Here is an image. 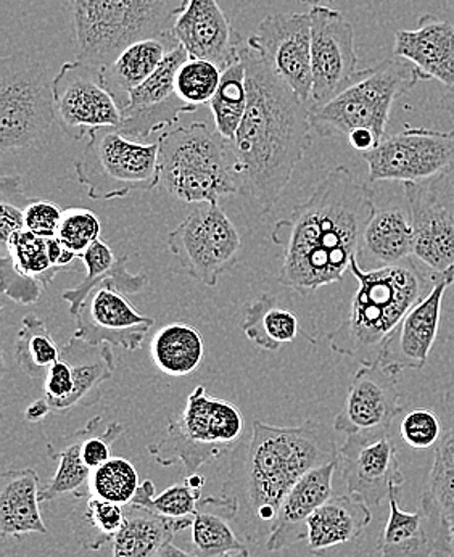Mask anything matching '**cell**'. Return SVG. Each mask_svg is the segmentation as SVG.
I'll use <instances>...</instances> for the list:
<instances>
[{
    "instance_id": "obj_1",
    "label": "cell",
    "mask_w": 454,
    "mask_h": 557,
    "mask_svg": "<svg viewBox=\"0 0 454 557\" xmlns=\"http://www.w3.org/2000/svg\"><path fill=\"white\" fill-rule=\"evenodd\" d=\"M375 190L338 166L311 196L275 223L271 240L284 247L279 281L302 295L341 282L359 257L366 227L375 216Z\"/></svg>"
},
{
    "instance_id": "obj_2",
    "label": "cell",
    "mask_w": 454,
    "mask_h": 557,
    "mask_svg": "<svg viewBox=\"0 0 454 557\" xmlns=\"http://www.w3.org/2000/svg\"><path fill=\"white\" fill-rule=\"evenodd\" d=\"M238 55L247 70L248 103L232 152L242 196L254 197L268 214L311 147V112L247 40L238 44Z\"/></svg>"
},
{
    "instance_id": "obj_3",
    "label": "cell",
    "mask_w": 454,
    "mask_h": 557,
    "mask_svg": "<svg viewBox=\"0 0 454 557\" xmlns=\"http://www.w3.org/2000/svg\"><path fill=\"white\" fill-rule=\"evenodd\" d=\"M339 459L334 432L321 422L278 428L255 421L250 438L232 449L221 496L237 506L242 535L248 542L268 540L279 508L292 486L312 469Z\"/></svg>"
},
{
    "instance_id": "obj_4",
    "label": "cell",
    "mask_w": 454,
    "mask_h": 557,
    "mask_svg": "<svg viewBox=\"0 0 454 557\" xmlns=\"http://www.w3.org/2000/svg\"><path fill=\"white\" fill-rule=\"evenodd\" d=\"M349 273L358 281L348 317L328 335L335 354L361 366H378L406 314L432 290L435 274L413 263L363 270L353 258Z\"/></svg>"
},
{
    "instance_id": "obj_5",
    "label": "cell",
    "mask_w": 454,
    "mask_h": 557,
    "mask_svg": "<svg viewBox=\"0 0 454 557\" xmlns=\"http://www.w3.org/2000/svg\"><path fill=\"white\" fill-rule=\"evenodd\" d=\"M160 184L174 199L218 203L242 194L231 140L217 127L194 123L167 131L158 139Z\"/></svg>"
},
{
    "instance_id": "obj_6",
    "label": "cell",
    "mask_w": 454,
    "mask_h": 557,
    "mask_svg": "<svg viewBox=\"0 0 454 557\" xmlns=\"http://www.w3.org/2000/svg\"><path fill=\"white\" fill-rule=\"evenodd\" d=\"M189 0H72L77 60L103 69L137 40L173 32Z\"/></svg>"
},
{
    "instance_id": "obj_7",
    "label": "cell",
    "mask_w": 454,
    "mask_h": 557,
    "mask_svg": "<svg viewBox=\"0 0 454 557\" xmlns=\"http://www.w3.org/2000/svg\"><path fill=\"white\" fill-rule=\"evenodd\" d=\"M422 76L408 60L393 55L371 69L361 70L331 102L311 110V126L322 137L348 136L369 129L385 139L393 103L415 89Z\"/></svg>"
},
{
    "instance_id": "obj_8",
    "label": "cell",
    "mask_w": 454,
    "mask_h": 557,
    "mask_svg": "<svg viewBox=\"0 0 454 557\" xmlns=\"http://www.w3.org/2000/svg\"><path fill=\"white\" fill-rule=\"evenodd\" d=\"M242 432L241 409L226 399L211 397L204 385H198L183 412L168 422L164 437L147 446V451L163 468L183 465L187 475L197 474L201 466L232 453Z\"/></svg>"
},
{
    "instance_id": "obj_9",
    "label": "cell",
    "mask_w": 454,
    "mask_h": 557,
    "mask_svg": "<svg viewBox=\"0 0 454 557\" xmlns=\"http://www.w3.org/2000/svg\"><path fill=\"white\" fill-rule=\"evenodd\" d=\"M56 119L53 79L46 66L26 53L0 63V150L33 149L46 140Z\"/></svg>"
},
{
    "instance_id": "obj_10",
    "label": "cell",
    "mask_w": 454,
    "mask_h": 557,
    "mask_svg": "<svg viewBox=\"0 0 454 557\" xmlns=\"http://www.w3.org/2000/svg\"><path fill=\"white\" fill-rule=\"evenodd\" d=\"M158 149V143H137L116 127L96 131L75 161L77 183L94 200L149 193L160 184Z\"/></svg>"
},
{
    "instance_id": "obj_11",
    "label": "cell",
    "mask_w": 454,
    "mask_h": 557,
    "mask_svg": "<svg viewBox=\"0 0 454 557\" xmlns=\"http://www.w3.org/2000/svg\"><path fill=\"white\" fill-rule=\"evenodd\" d=\"M241 236L220 203H200L168 234V247L180 258L192 278L217 287L220 277L235 267Z\"/></svg>"
},
{
    "instance_id": "obj_12",
    "label": "cell",
    "mask_w": 454,
    "mask_h": 557,
    "mask_svg": "<svg viewBox=\"0 0 454 557\" xmlns=\"http://www.w3.org/2000/svg\"><path fill=\"white\" fill-rule=\"evenodd\" d=\"M363 159L369 166V183H427L454 163V131L406 124Z\"/></svg>"
},
{
    "instance_id": "obj_13",
    "label": "cell",
    "mask_w": 454,
    "mask_h": 557,
    "mask_svg": "<svg viewBox=\"0 0 454 557\" xmlns=\"http://www.w3.org/2000/svg\"><path fill=\"white\" fill-rule=\"evenodd\" d=\"M56 119L60 129L73 140H83L96 131L120 127L121 109L107 89L102 69L89 63H65L53 78Z\"/></svg>"
},
{
    "instance_id": "obj_14",
    "label": "cell",
    "mask_w": 454,
    "mask_h": 557,
    "mask_svg": "<svg viewBox=\"0 0 454 557\" xmlns=\"http://www.w3.org/2000/svg\"><path fill=\"white\" fill-rule=\"evenodd\" d=\"M309 112L331 102L358 78V53L352 23L332 7H312Z\"/></svg>"
},
{
    "instance_id": "obj_15",
    "label": "cell",
    "mask_w": 454,
    "mask_h": 557,
    "mask_svg": "<svg viewBox=\"0 0 454 557\" xmlns=\"http://www.w3.org/2000/svg\"><path fill=\"white\" fill-rule=\"evenodd\" d=\"M245 40L309 106L312 90L309 12L265 16L254 35Z\"/></svg>"
},
{
    "instance_id": "obj_16",
    "label": "cell",
    "mask_w": 454,
    "mask_h": 557,
    "mask_svg": "<svg viewBox=\"0 0 454 557\" xmlns=\"http://www.w3.org/2000/svg\"><path fill=\"white\" fill-rule=\"evenodd\" d=\"M338 465L348 493L371 508L382 505L393 490H403L406 482L390 432L346 435Z\"/></svg>"
},
{
    "instance_id": "obj_17",
    "label": "cell",
    "mask_w": 454,
    "mask_h": 557,
    "mask_svg": "<svg viewBox=\"0 0 454 557\" xmlns=\"http://www.w3.org/2000/svg\"><path fill=\"white\" fill-rule=\"evenodd\" d=\"M400 493H390V516L379 540L380 557H452V522L443 515L429 492H424L419 509L400 508Z\"/></svg>"
},
{
    "instance_id": "obj_18",
    "label": "cell",
    "mask_w": 454,
    "mask_h": 557,
    "mask_svg": "<svg viewBox=\"0 0 454 557\" xmlns=\"http://www.w3.org/2000/svg\"><path fill=\"white\" fill-rule=\"evenodd\" d=\"M189 53L181 44L168 52L157 72L140 84L124 107L118 131L127 137H149L155 131L173 126L183 113L198 109L181 99L176 90V76Z\"/></svg>"
},
{
    "instance_id": "obj_19",
    "label": "cell",
    "mask_w": 454,
    "mask_h": 557,
    "mask_svg": "<svg viewBox=\"0 0 454 557\" xmlns=\"http://www.w3.org/2000/svg\"><path fill=\"white\" fill-rule=\"evenodd\" d=\"M403 412L398 375L382 366H361L353 375L334 431L345 435L392 431Z\"/></svg>"
},
{
    "instance_id": "obj_20",
    "label": "cell",
    "mask_w": 454,
    "mask_h": 557,
    "mask_svg": "<svg viewBox=\"0 0 454 557\" xmlns=\"http://www.w3.org/2000/svg\"><path fill=\"white\" fill-rule=\"evenodd\" d=\"M75 319L76 338L127 351L139 350L155 324L154 318L140 314L123 292L107 284L87 297Z\"/></svg>"
},
{
    "instance_id": "obj_21",
    "label": "cell",
    "mask_w": 454,
    "mask_h": 557,
    "mask_svg": "<svg viewBox=\"0 0 454 557\" xmlns=\"http://www.w3.org/2000/svg\"><path fill=\"white\" fill-rule=\"evenodd\" d=\"M453 281L454 268L435 277L432 290L406 314L396 329L380 361L382 368L400 375L406 369L419 371L426 366L439 335L443 297L446 288L452 287Z\"/></svg>"
},
{
    "instance_id": "obj_22",
    "label": "cell",
    "mask_w": 454,
    "mask_h": 557,
    "mask_svg": "<svg viewBox=\"0 0 454 557\" xmlns=\"http://www.w3.org/2000/svg\"><path fill=\"white\" fill-rule=\"evenodd\" d=\"M406 203L412 216L413 257L432 274L449 273L454 268V220L435 199L426 183H405Z\"/></svg>"
},
{
    "instance_id": "obj_23",
    "label": "cell",
    "mask_w": 454,
    "mask_h": 557,
    "mask_svg": "<svg viewBox=\"0 0 454 557\" xmlns=\"http://www.w3.org/2000/svg\"><path fill=\"white\" fill-rule=\"evenodd\" d=\"M174 38L194 59L210 60L226 70L238 59L235 35L218 0H189L173 26Z\"/></svg>"
},
{
    "instance_id": "obj_24",
    "label": "cell",
    "mask_w": 454,
    "mask_h": 557,
    "mask_svg": "<svg viewBox=\"0 0 454 557\" xmlns=\"http://www.w3.org/2000/svg\"><path fill=\"white\" fill-rule=\"evenodd\" d=\"M338 469V461L312 469L292 486L266 540L268 552L278 553L306 540L309 518L332 498V482Z\"/></svg>"
},
{
    "instance_id": "obj_25",
    "label": "cell",
    "mask_w": 454,
    "mask_h": 557,
    "mask_svg": "<svg viewBox=\"0 0 454 557\" xmlns=\"http://www.w3.org/2000/svg\"><path fill=\"white\" fill-rule=\"evenodd\" d=\"M393 55L413 63L422 81L454 87V25L446 20L427 13L417 28L396 32Z\"/></svg>"
},
{
    "instance_id": "obj_26",
    "label": "cell",
    "mask_w": 454,
    "mask_h": 557,
    "mask_svg": "<svg viewBox=\"0 0 454 557\" xmlns=\"http://www.w3.org/2000/svg\"><path fill=\"white\" fill-rule=\"evenodd\" d=\"M371 506L359 496H332L308 520V548L312 555L322 556L335 546L355 542L371 523Z\"/></svg>"
},
{
    "instance_id": "obj_27",
    "label": "cell",
    "mask_w": 454,
    "mask_h": 557,
    "mask_svg": "<svg viewBox=\"0 0 454 557\" xmlns=\"http://www.w3.org/2000/svg\"><path fill=\"white\" fill-rule=\"evenodd\" d=\"M39 475L35 469H9L0 478V535L3 539L39 533L46 535L47 527L40 516Z\"/></svg>"
},
{
    "instance_id": "obj_28",
    "label": "cell",
    "mask_w": 454,
    "mask_h": 557,
    "mask_svg": "<svg viewBox=\"0 0 454 557\" xmlns=\"http://www.w3.org/2000/svg\"><path fill=\"white\" fill-rule=\"evenodd\" d=\"M177 39L173 32L160 38L137 40L126 49L121 50L120 55L109 65L102 69V78L107 89L116 100L118 107L123 112L130 102V96L140 84L157 72L173 47L177 46Z\"/></svg>"
},
{
    "instance_id": "obj_29",
    "label": "cell",
    "mask_w": 454,
    "mask_h": 557,
    "mask_svg": "<svg viewBox=\"0 0 454 557\" xmlns=\"http://www.w3.org/2000/svg\"><path fill=\"white\" fill-rule=\"evenodd\" d=\"M62 359L73 371L72 395L59 408L69 412L76 408H90L102 401V385L113 377L116 361L110 345H93L73 335L62 348Z\"/></svg>"
},
{
    "instance_id": "obj_30",
    "label": "cell",
    "mask_w": 454,
    "mask_h": 557,
    "mask_svg": "<svg viewBox=\"0 0 454 557\" xmlns=\"http://www.w3.org/2000/svg\"><path fill=\"white\" fill-rule=\"evenodd\" d=\"M100 429H103V421L100 416H96L83 429L47 445V456L59 461V468L40 490V503L52 502L63 495H73L76 499L90 495L93 471L84 462L83 445L87 437Z\"/></svg>"
},
{
    "instance_id": "obj_31",
    "label": "cell",
    "mask_w": 454,
    "mask_h": 557,
    "mask_svg": "<svg viewBox=\"0 0 454 557\" xmlns=\"http://www.w3.org/2000/svg\"><path fill=\"white\" fill-rule=\"evenodd\" d=\"M126 515L112 542V557H157L192 519H170L143 506H124Z\"/></svg>"
},
{
    "instance_id": "obj_32",
    "label": "cell",
    "mask_w": 454,
    "mask_h": 557,
    "mask_svg": "<svg viewBox=\"0 0 454 557\" xmlns=\"http://www.w3.org/2000/svg\"><path fill=\"white\" fill-rule=\"evenodd\" d=\"M86 267V276L76 285L63 292L62 298L70 305V314L76 317L84 301L99 285H112L124 295H137L147 284L144 273L127 271V257L118 258L112 248L103 240L96 242L81 257Z\"/></svg>"
},
{
    "instance_id": "obj_33",
    "label": "cell",
    "mask_w": 454,
    "mask_h": 557,
    "mask_svg": "<svg viewBox=\"0 0 454 557\" xmlns=\"http://www.w3.org/2000/svg\"><path fill=\"white\" fill-rule=\"evenodd\" d=\"M413 244L415 236L409 210L378 208L366 227L361 253L368 255L378 268L393 267L412 260Z\"/></svg>"
},
{
    "instance_id": "obj_34",
    "label": "cell",
    "mask_w": 454,
    "mask_h": 557,
    "mask_svg": "<svg viewBox=\"0 0 454 557\" xmlns=\"http://www.w3.org/2000/svg\"><path fill=\"white\" fill-rule=\"evenodd\" d=\"M235 518L237 506L224 496L201 498L197 515L192 519V553L198 557H228L245 549L231 527Z\"/></svg>"
},
{
    "instance_id": "obj_35",
    "label": "cell",
    "mask_w": 454,
    "mask_h": 557,
    "mask_svg": "<svg viewBox=\"0 0 454 557\" xmlns=\"http://www.w3.org/2000/svg\"><path fill=\"white\" fill-rule=\"evenodd\" d=\"M154 364L170 377H184L197 371L205 357V342L194 325L173 322L151 338Z\"/></svg>"
},
{
    "instance_id": "obj_36",
    "label": "cell",
    "mask_w": 454,
    "mask_h": 557,
    "mask_svg": "<svg viewBox=\"0 0 454 557\" xmlns=\"http://www.w3.org/2000/svg\"><path fill=\"white\" fill-rule=\"evenodd\" d=\"M242 331L255 347L278 351L297 338L300 321L287 308L279 307L274 297L263 294L245 307Z\"/></svg>"
},
{
    "instance_id": "obj_37",
    "label": "cell",
    "mask_w": 454,
    "mask_h": 557,
    "mask_svg": "<svg viewBox=\"0 0 454 557\" xmlns=\"http://www.w3.org/2000/svg\"><path fill=\"white\" fill-rule=\"evenodd\" d=\"M77 502L72 515L77 543L84 549L99 552L103 545L113 542L114 535L120 532L126 509L116 503L97 498L93 493Z\"/></svg>"
},
{
    "instance_id": "obj_38",
    "label": "cell",
    "mask_w": 454,
    "mask_h": 557,
    "mask_svg": "<svg viewBox=\"0 0 454 557\" xmlns=\"http://www.w3.org/2000/svg\"><path fill=\"white\" fill-rule=\"evenodd\" d=\"M247 103V70H245L244 60L238 55L234 63L223 70L220 87L210 102L214 127L228 140L234 139L244 120Z\"/></svg>"
},
{
    "instance_id": "obj_39",
    "label": "cell",
    "mask_w": 454,
    "mask_h": 557,
    "mask_svg": "<svg viewBox=\"0 0 454 557\" xmlns=\"http://www.w3.org/2000/svg\"><path fill=\"white\" fill-rule=\"evenodd\" d=\"M62 357L46 322L36 314H26L15 341V358L28 377L39 379Z\"/></svg>"
},
{
    "instance_id": "obj_40",
    "label": "cell",
    "mask_w": 454,
    "mask_h": 557,
    "mask_svg": "<svg viewBox=\"0 0 454 557\" xmlns=\"http://www.w3.org/2000/svg\"><path fill=\"white\" fill-rule=\"evenodd\" d=\"M204 498L201 490L194 488L189 483H174L163 490L160 495L155 493L151 480L140 483L131 505L143 506L157 515L170 519H191L197 515L198 503Z\"/></svg>"
},
{
    "instance_id": "obj_41",
    "label": "cell",
    "mask_w": 454,
    "mask_h": 557,
    "mask_svg": "<svg viewBox=\"0 0 454 557\" xmlns=\"http://www.w3.org/2000/svg\"><path fill=\"white\" fill-rule=\"evenodd\" d=\"M139 486L136 468L124 458L109 459L106 465L96 469L90 478V493L94 496L120 506L131 505Z\"/></svg>"
},
{
    "instance_id": "obj_42",
    "label": "cell",
    "mask_w": 454,
    "mask_h": 557,
    "mask_svg": "<svg viewBox=\"0 0 454 557\" xmlns=\"http://www.w3.org/2000/svg\"><path fill=\"white\" fill-rule=\"evenodd\" d=\"M223 70L210 60L189 57L181 65L176 76V90L181 99L195 109L210 106L211 99L220 87Z\"/></svg>"
},
{
    "instance_id": "obj_43",
    "label": "cell",
    "mask_w": 454,
    "mask_h": 557,
    "mask_svg": "<svg viewBox=\"0 0 454 557\" xmlns=\"http://www.w3.org/2000/svg\"><path fill=\"white\" fill-rule=\"evenodd\" d=\"M5 247L16 271L25 276L39 278L46 287L56 278L57 274L63 273V270L52 267L50 263L47 240L40 239L29 231L16 234Z\"/></svg>"
},
{
    "instance_id": "obj_44",
    "label": "cell",
    "mask_w": 454,
    "mask_h": 557,
    "mask_svg": "<svg viewBox=\"0 0 454 557\" xmlns=\"http://www.w3.org/2000/svg\"><path fill=\"white\" fill-rule=\"evenodd\" d=\"M427 492L454 525V425L437 443Z\"/></svg>"
},
{
    "instance_id": "obj_45",
    "label": "cell",
    "mask_w": 454,
    "mask_h": 557,
    "mask_svg": "<svg viewBox=\"0 0 454 557\" xmlns=\"http://www.w3.org/2000/svg\"><path fill=\"white\" fill-rule=\"evenodd\" d=\"M100 234L102 224L94 211L86 208H70L63 211L57 237L81 258L100 240Z\"/></svg>"
},
{
    "instance_id": "obj_46",
    "label": "cell",
    "mask_w": 454,
    "mask_h": 557,
    "mask_svg": "<svg viewBox=\"0 0 454 557\" xmlns=\"http://www.w3.org/2000/svg\"><path fill=\"white\" fill-rule=\"evenodd\" d=\"M2 190V200H0V240L3 245L9 244L16 234L26 231L25 210L35 199H28L23 194L22 177L7 176L2 177L0 183Z\"/></svg>"
},
{
    "instance_id": "obj_47",
    "label": "cell",
    "mask_w": 454,
    "mask_h": 557,
    "mask_svg": "<svg viewBox=\"0 0 454 557\" xmlns=\"http://www.w3.org/2000/svg\"><path fill=\"white\" fill-rule=\"evenodd\" d=\"M400 435L412 448H435L443 435L442 424L435 412L430 409H415L403 418Z\"/></svg>"
},
{
    "instance_id": "obj_48",
    "label": "cell",
    "mask_w": 454,
    "mask_h": 557,
    "mask_svg": "<svg viewBox=\"0 0 454 557\" xmlns=\"http://www.w3.org/2000/svg\"><path fill=\"white\" fill-rule=\"evenodd\" d=\"M0 281L3 295L20 305L36 304L46 288L39 278L25 276L16 271L9 255L0 258Z\"/></svg>"
},
{
    "instance_id": "obj_49",
    "label": "cell",
    "mask_w": 454,
    "mask_h": 557,
    "mask_svg": "<svg viewBox=\"0 0 454 557\" xmlns=\"http://www.w3.org/2000/svg\"><path fill=\"white\" fill-rule=\"evenodd\" d=\"M63 211L53 201L35 199L26 207L25 227L40 239H53L59 233Z\"/></svg>"
},
{
    "instance_id": "obj_50",
    "label": "cell",
    "mask_w": 454,
    "mask_h": 557,
    "mask_svg": "<svg viewBox=\"0 0 454 557\" xmlns=\"http://www.w3.org/2000/svg\"><path fill=\"white\" fill-rule=\"evenodd\" d=\"M124 434V428L120 422H110L107 428L94 432L86 438L83 445V459L90 471H96L100 466L106 465L112 459V446L121 435Z\"/></svg>"
},
{
    "instance_id": "obj_51",
    "label": "cell",
    "mask_w": 454,
    "mask_h": 557,
    "mask_svg": "<svg viewBox=\"0 0 454 557\" xmlns=\"http://www.w3.org/2000/svg\"><path fill=\"white\" fill-rule=\"evenodd\" d=\"M427 186L432 190L435 199L445 207V210L452 214L454 220V166L443 171L439 176L433 180L427 181Z\"/></svg>"
},
{
    "instance_id": "obj_52",
    "label": "cell",
    "mask_w": 454,
    "mask_h": 557,
    "mask_svg": "<svg viewBox=\"0 0 454 557\" xmlns=\"http://www.w3.org/2000/svg\"><path fill=\"white\" fill-rule=\"evenodd\" d=\"M47 251H49L50 263H52V267L60 268V270L63 271L76 270V268H73V264H75L76 258L79 257H77L75 251L65 247L59 237L47 239Z\"/></svg>"
},
{
    "instance_id": "obj_53",
    "label": "cell",
    "mask_w": 454,
    "mask_h": 557,
    "mask_svg": "<svg viewBox=\"0 0 454 557\" xmlns=\"http://www.w3.org/2000/svg\"><path fill=\"white\" fill-rule=\"evenodd\" d=\"M346 139H348L349 146H352L356 152L361 153V156L371 152V150H375L376 147L382 143V140L369 129H355L346 136Z\"/></svg>"
},
{
    "instance_id": "obj_54",
    "label": "cell",
    "mask_w": 454,
    "mask_h": 557,
    "mask_svg": "<svg viewBox=\"0 0 454 557\" xmlns=\"http://www.w3.org/2000/svg\"><path fill=\"white\" fill-rule=\"evenodd\" d=\"M50 412H52V406H50V403L44 397L36 399V401H33L32 405L26 408L25 419L35 424V422L44 421Z\"/></svg>"
},
{
    "instance_id": "obj_55",
    "label": "cell",
    "mask_w": 454,
    "mask_h": 557,
    "mask_svg": "<svg viewBox=\"0 0 454 557\" xmlns=\"http://www.w3.org/2000/svg\"><path fill=\"white\" fill-rule=\"evenodd\" d=\"M157 557H198L195 553L186 552V549L177 548L176 545L170 543L163 552L160 553Z\"/></svg>"
},
{
    "instance_id": "obj_56",
    "label": "cell",
    "mask_w": 454,
    "mask_h": 557,
    "mask_svg": "<svg viewBox=\"0 0 454 557\" xmlns=\"http://www.w3.org/2000/svg\"><path fill=\"white\" fill-rule=\"evenodd\" d=\"M442 107L446 113H449L450 119L453 120L454 123V87L452 89L446 90L445 96L442 99Z\"/></svg>"
},
{
    "instance_id": "obj_57",
    "label": "cell",
    "mask_w": 454,
    "mask_h": 557,
    "mask_svg": "<svg viewBox=\"0 0 454 557\" xmlns=\"http://www.w3.org/2000/svg\"><path fill=\"white\" fill-rule=\"evenodd\" d=\"M300 2L312 7H332L335 0H300Z\"/></svg>"
},
{
    "instance_id": "obj_58",
    "label": "cell",
    "mask_w": 454,
    "mask_h": 557,
    "mask_svg": "<svg viewBox=\"0 0 454 557\" xmlns=\"http://www.w3.org/2000/svg\"><path fill=\"white\" fill-rule=\"evenodd\" d=\"M228 557H251L250 553H248V549H242V552L232 553V555H229Z\"/></svg>"
},
{
    "instance_id": "obj_59",
    "label": "cell",
    "mask_w": 454,
    "mask_h": 557,
    "mask_svg": "<svg viewBox=\"0 0 454 557\" xmlns=\"http://www.w3.org/2000/svg\"><path fill=\"white\" fill-rule=\"evenodd\" d=\"M452 288H453V292H454V281H453V284H452Z\"/></svg>"
}]
</instances>
